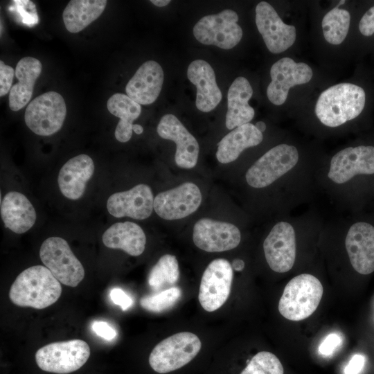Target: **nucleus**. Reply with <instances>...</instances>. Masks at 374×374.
I'll list each match as a JSON object with an SVG mask.
<instances>
[{"label": "nucleus", "mask_w": 374, "mask_h": 374, "mask_svg": "<svg viewBox=\"0 0 374 374\" xmlns=\"http://www.w3.org/2000/svg\"><path fill=\"white\" fill-rule=\"evenodd\" d=\"M102 240L107 247L122 249L132 256L142 254L146 244V237L141 227L128 221L112 225L105 231Z\"/></svg>", "instance_id": "bb28decb"}, {"label": "nucleus", "mask_w": 374, "mask_h": 374, "mask_svg": "<svg viewBox=\"0 0 374 374\" xmlns=\"http://www.w3.org/2000/svg\"><path fill=\"white\" fill-rule=\"evenodd\" d=\"M92 159L85 154L71 158L61 168L57 183L59 188L66 198L76 200L84 193L86 185L94 172Z\"/></svg>", "instance_id": "4be33fe9"}, {"label": "nucleus", "mask_w": 374, "mask_h": 374, "mask_svg": "<svg viewBox=\"0 0 374 374\" xmlns=\"http://www.w3.org/2000/svg\"><path fill=\"white\" fill-rule=\"evenodd\" d=\"M253 95L252 87L248 80L240 76L234 80L227 93V112L225 125L233 130L243 125L253 119L254 109L249 105Z\"/></svg>", "instance_id": "b1692460"}, {"label": "nucleus", "mask_w": 374, "mask_h": 374, "mask_svg": "<svg viewBox=\"0 0 374 374\" xmlns=\"http://www.w3.org/2000/svg\"><path fill=\"white\" fill-rule=\"evenodd\" d=\"M350 21L349 12L337 6L327 12L321 22L325 39L334 45L341 44L348 34Z\"/></svg>", "instance_id": "7c9ffc66"}, {"label": "nucleus", "mask_w": 374, "mask_h": 374, "mask_svg": "<svg viewBox=\"0 0 374 374\" xmlns=\"http://www.w3.org/2000/svg\"><path fill=\"white\" fill-rule=\"evenodd\" d=\"M233 276L232 266L226 259H215L208 264L203 273L198 295L199 301L206 311H215L226 301Z\"/></svg>", "instance_id": "9b49d317"}, {"label": "nucleus", "mask_w": 374, "mask_h": 374, "mask_svg": "<svg viewBox=\"0 0 374 374\" xmlns=\"http://www.w3.org/2000/svg\"><path fill=\"white\" fill-rule=\"evenodd\" d=\"M42 69L41 62L33 57H25L18 62L15 74L18 82L9 92V107L12 111H18L29 103Z\"/></svg>", "instance_id": "393cba45"}, {"label": "nucleus", "mask_w": 374, "mask_h": 374, "mask_svg": "<svg viewBox=\"0 0 374 374\" xmlns=\"http://www.w3.org/2000/svg\"><path fill=\"white\" fill-rule=\"evenodd\" d=\"M106 0H71L62 13L68 31L75 33L82 30L98 19L104 11Z\"/></svg>", "instance_id": "cd10ccee"}, {"label": "nucleus", "mask_w": 374, "mask_h": 374, "mask_svg": "<svg viewBox=\"0 0 374 374\" xmlns=\"http://www.w3.org/2000/svg\"><path fill=\"white\" fill-rule=\"evenodd\" d=\"M160 137L176 143L175 161L181 168H194L198 160L199 144L196 139L173 114L162 116L157 128Z\"/></svg>", "instance_id": "f3484780"}, {"label": "nucleus", "mask_w": 374, "mask_h": 374, "mask_svg": "<svg viewBox=\"0 0 374 374\" xmlns=\"http://www.w3.org/2000/svg\"><path fill=\"white\" fill-rule=\"evenodd\" d=\"M151 3L157 7H164L170 3L169 0H151Z\"/></svg>", "instance_id": "79ce46f5"}, {"label": "nucleus", "mask_w": 374, "mask_h": 374, "mask_svg": "<svg viewBox=\"0 0 374 374\" xmlns=\"http://www.w3.org/2000/svg\"><path fill=\"white\" fill-rule=\"evenodd\" d=\"M345 247L353 269L363 275L374 271V226L358 222L348 229Z\"/></svg>", "instance_id": "a211bd4d"}, {"label": "nucleus", "mask_w": 374, "mask_h": 374, "mask_svg": "<svg viewBox=\"0 0 374 374\" xmlns=\"http://www.w3.org/2000/svg\"><path fill=\"white\" fill-rule=\"evenodd\" d=\"M323 292L322 284L316 276L298 275L286 285L278 303V311L288 320H303L315 312Z\"/></svg>", "instance_id": "7ed1b4c3"}, {"label": "nucleus", "mask_w": 374, "mask_h": 374, "mask_svg": "<svg viewBox=\"0 0 374 374\" xmlns=\"http://www.w3.org/2000/svg\"><path fill=\"white\" fill-rule=\"evenodd\" d=\"M181 296V290L177 287H172L158 294L143 296L140 305L149 312H162L173 307Z\"/></svg>", "instance_id": "2f4dec72"}, {"label": "nucleus", "mask_w": 374, "mask_h": 374, "mask_svg": "<svg viewBox=\"0 0 374 374\" xmlns=\"http://www.w3.org/2000/svg\"><path fill=\"white\" fill-rule=\"evenodd\" d=\"M179 278V269L177 258L170 254L162 256L149 273L148 282L154 291L177 283Z\"/></svg>", "instance_id": "c756f323"}, {"label": "nucleus", "mask_w": 374, "mask_h": 374, "mask_svg": "<svg viewBox=\"0 0 374 374\" xmlns=\"http://www.w3.org/2000/svg\"><path fill=\"white\" fill-rule=\"evenodd\" d=\"M15 74L14 69L0 61V96L6 95L11 89V86Z\"/></svg>", "instance_id": "f704fd0d"}, {"label": "nucleus", "mask_w": 374, "mask_h": 374, "mask_svg": "<svg viewBox=\"0 0 374 374\" xmlns=\"http://www.w3.org/2000/svg\"><path fill=\"white\" fill-rule=\"evenodd\" d=\"M13 3L15 9L23 24L33 26L38 23V16L33 2L27 0H15Z\"/></svg>", "instance_id": "72a5a7b5"}, {"label": "nucleus", "mask_w": 374, "mask_h": 374, "mask_svg": "<svg viewBox=\"0 0 374 374\" xmlns=\"http://www.w3.org/2000/svg\"><path fill=\"white\" fill-rule=\"evenodd\" d=\"M1 216L4 225L12 231L21 234L28 231L36 220L35 210L22 193H8L1 204Z\"/></svg>", "instance_id": "5701e85b"}, {"label": "nucleus", "mask_w": 374, "mask_h": 374, "mask_svg": "<svg viewBox=\"0 0 374 374\" xmlns=\"http://www.w3.org/2000/svg\"><path fill=\"white\" fill-rule=\"evenodd\" d=\"M365 101V91L361 87L339 83L321 93L315 105V114L324 125L338 127L357 117Z\"/></svg>", "instance_id": "f03ea898"}, {"label": "nucleus", "mask_w": 374, "mask_h": 374, "mask_svg": "<svg viewBox=\"0 0 374 374\" xmlns=\"http://www.w3.org/2000/svg\"><path fill=\"white\" fill-rule=\"evenodd\" d=\"M66 107L63 97L48 91L34 98L28 105L24 120L28 127L39 136H50L58 132L64 123Z\"/></svg>", "instance_id": "1a4fd4ad"}, {"label": "nucleus", "mask_w": 374, "mask_h": 374, "mask_svg": "<svg viewBox=\"0 0 374 374\" xmlns=\"http://www.w3.org/2000/svg\"><path fill=\"white\" fill-rule=\"evenodd\" d=\"M164 79L161 65L153 60L142 64L129 80L125 91L133 100L141 105L153 103L159 97Z\"/></svg>", "instance_id": "aec40b11"}, {"label": "nucleus", "mask_w": 374, "mask_h": 374, "mask_svg": "<svg viewBox=\"0 0 374 374\" xmlns=\"http://www.w3.org/2000/svg\"><path fill=\"white\" fill-rule=\"evenodd\" d=\"M312 75V69L305 63L295 62L290 57L280 59L270 69L271 81L267 89L268 99L275 105L283 104L290 89L308 82Z\"/></svg>", "instance_id": "4468645a"}, {"label": "nucleus", "mask_w": 374, "mask_h": 374, "mask_svg": "<svg viewBox=\"0 0 374 374\" xmlns=\"http://www.w3.org/2000/svg\"><path fill=\"white\" fill-rule=\"evenodd\" d=\"M341 338L336 333L329 334L321 343L319 352L323 356L331 355L341 344Z\"/></svg>", "instance_id": "c9c22d12"}, {"label": "nucleus", "mask_w": 374, "mask_h": 374, "mask_svg": "<svg viewBox=\"0 0 374 374\" xmlns=\"http://www.w3.org/2000/svg\"><path fill=\"white\" fill-rule=\"evenodd\" d=\"M107 107L112 114L120 118L114 132L116 140L127 142L132 135V123L141 112L140 104L127 95L116 93L108 99Z\"/></svg>", "instance_id": "c85d7f7f"}, {"label": "nucleus", "mask_w": 374, "mask_h": 374, "mask_svg": "<svg viewBox=\"0 0 374 374\" xmlns=\"http://www.w3.org/2000/svg\"><path fill=\"white\" fill-rule=\"evenodd\" d=\"M365 361L364 355L361 354L354 355L344 368V374H359L364 366Z\"/></svg>", "instance_id": "ea45409f"}, {"label": "nucleus", "mask_w": 374, "mask_h": 374, "mask_svg": "<svg viewBox=\"0 0 374 374\" xmlns=\"http://www.w3.org/2000/svg\"><path fill=\"white\" fill-rule=\"evenodd\" d=\"M132 130L137 134H141L143 132V128L139 124H134L132 126Z\"/></svg>", "instance_id": "37998d69"}, {"label": "nucleus", "mask_w": 374, "mask_h": 374, "mask_svg": "<svg viewBox=\"0 0 374 374\" xmlns=\"http://www.w3.org/2000/svg\"><path fill=\"white\" fill-rule=\"evenodd\" d=\"M283 367L273 353L261 351L254 355L240 374H283Z\"/></svg>", "instance_id": "473e14b6"}, {"label": "nucleus", "mask_w": 374, "mask_h": 374, "mask_svg": "<svg viewBox=\"0 0 374 374\" xmlns=\"http://www.w3.org/2000/svg\"><path fill=\"white\" fill-rule=\"evenodd\" d=\"M344 2H345V1H339V3L337 5V7H338L339 6L341 5V4H344Z\"/></svg>", "instance_id": "a18cd8bd"}, {"label": "nucleus", "mask_w": 374, "mask_h": 374, "mask_svg": "<svg viewBox=\"0 0 374 374\" xmlns=\"http://www.w3.org/2000/svg\"><path fill=\"white\" fill-rule=\"evenodd\" d=\"M359 29L364 36H371L374 33V6L369 8L362 16Z\"/></svg>", "instance_id": "e433bc0d"}, {"label": "nucleus", "mask_w": 374, "mask_h": 374, "mask_svg": "<svg viewBox=\"0 0 374 374\" xmlns=\"http://www.w3.org/2000/svg\"><path fill=\"white\" fill-rule=\"evenodd\" d=\"M255 126L261 132H264L265 130V129H266V125L262 121L257 122L256 124L255 125Z\"/></svg>", "instance_id": "c03bdc74"}, {"label": "nucleus", "mask_w": 374, "mask_h": 374, "mask_svg": "<svg viewBox=\"0 0 374 374\" xmlns=\"http://www.w3.org/2000/svg\"><path fill=\"white\" fill-rule=\"evenodd\" d=\"M256 24L268 50L280 53L289 48L296 40V28L285 24L274 8L261 1L256 7Z\"/></svg>", "instance_id": "2eb2a0df"}, {"label": "nucleus", "mask_w": 374, "mask_h": 374, "mask_svg": "<svg viewBox=\"0 0 374 374\" xmlns=\"http://www.w3.org/2000/svg\"><path fill=\"white\" fill-rule=\"evenodd\" d=\"M39 257L53 275L66 286L75 287L83 280L84 269L72 252L68 242L60 237H50L41 245Z\"/></svg>", "instance_id": "0eeeda50"}, {"label": "nucleus", "mask_w": 374, "mask_h": 374, "mask_svg": "<svg viewBox=\"0 0 374 374\" xmlns=\"http://www.w3.org/2000/svg\"><path fill=\"white\" fill-rule=\"evenodd\" d=\"M187 77L197 88V108L203 112L214 109L220 103L222 95L210 64L200 59L193 61L188 67Z\"/></svg>", "instance_id": "412c9836"}, {"label": "nucleus", "mask_w": 374, "mask_h": 374, "mask_svg": "<svg viewBox=\"0 0 374 374\" xmlns=\"http://www.w3.org/2000/svg\"><path fill=\"white\" fill-rule=\"evenodd\" d=\"M88 344L82 339H71L48 344L35 353V361L42 371L68 374L80 368L90 356Z\"/></svg>", "instance_id": "423d86ee"}, {"label": "nucleus", "mask_w": 374, "mask_h": 374, "mask_svg": "<svg viewBox=\"0 0 374 374\" xmlns=\"http://www.w3.org/2000/svg\"><path fill=\"white\" fill-rule=\"evenodd\" d=\"M238 21V16L234 10L225 9L201 18L193 27V35L203 44L231 49L242 37V30Z\"/></svg>", "instance_id": "6e6552de"}, {"label": "nucleus", "mask_w": 374, "mask_h": 374, "mask_svg": "<svg viewBox=\"0 0 374 374\" xmlns=\"http://www.w3.org/2000/svg\"><path fill=\"white\" fill-rule=\"evenodd\" d=\"M266 261L277 273H285L294 266L296 257V234L289 221L276 223L263 242Z\"/></svg>", "instance_id": "9d476101"}, {"label": "nucleus", "mask_w": 374, "mask_h": 374, "mask_svg": "<svg viewBox=\"0 0 374 374\" xmlns=\"http://www.w3.org/2000/svg\"><path fill=\"white\" fill-rule=\"evenodd\" d=\"M201 202L202 193L198 186L185 182L159 193L154 199V210L164 220H179L195 212Z\"/></svg>", "instance_id": "ddd939ff"}, {"label": "nucleus", "mask_w": 374, "mask_h": 374, "mask_svg": "<svg viewBox=\"0 0 374 374\" xmlns=\"http://www.w3.org/2000/svg\"><path fill=\"white\" fill-rule=\"evenodd\" d=\"M193 240L198 248L205 251L221 252L238 247L241 233L233 224L202 218L194 225Z\"/></svg>", "instance_id": "dca6fc26"}, {"label": "nucleus", "mask_w": 374, "mask_h": 374, "mask_svg": "<svg viewBox=\"0 0 374 374\" xmlns=\"http://www.w3.org/2000/svg\"><path fill=\"white\" fill-rule=\"evenodd\" d=\"M111 300L123 310H126L132 304V299L121 289L114 288L109 293Z\"/></svg>", "instance_id": "58836bf2"}, {"label": "nucleus", "mask_w": 374, "mask_h": 374, "mask_svg": "<svg viewBox=\"0 0 374 374\" xmlns=\"http://www.w3.org/2000/svg\"><path fill=\"white\" fill-rule=\"evenodd\" d=\"M231 266L235 271H242L244 267V262L240 259H235L233 260Z\"/></svg>", "instance_id": "a19ab883"}, {"label": "nucleus", "mask_w": 374, "mask_h": 374, "mask_svg": "<svg viewBox=\"0 0 374 374\" xmlns=\"http://www.w3.org/2000/svg\"><path fill=\"white\" fill-rule=\"evenodd\" d=\"M202 343L190 332L175 334L157 344L152 349L149 364L157 373H167L188 364L199 352Z\"/></svg>", "instance_id": "20e7f679"}, {"label": "nucleus", "mask_w": 374, "mask_h": 374, "mask_svg": "<svg viewBox=\"0 0 374 374\" xmlns=\"http://www.w3.org/2000/svg\"><path fill=\"white\" fill-rule=\"evenodd\" d=\"M91 328L97 335L106 340L113 339L116 335V330L105 321H94L92 323Z\"/></svg>", "instance_id": "4c0bfd02"}, {"label": "nucleus", "mask_w": 374, "mask_h": 374, "mask_svg": "<svg viewBox=\"0 0 374 374\" xmlns=\"http://www.w3.org/2000/svg\"><path fill=\"white\" fill-rule=\"evenodd\" d=\"M262 139V132L255 125L247 123L239 126L217 143V159L221 163L233 162L245 149L259 145Z\"/></svg>", "instance_id": "a878e982"}, {"label": "nucleus", "mask_w": 374, "mask_h": 374, "mask_svg": "<svg viewBox=\"0 0 374 374\" xmlns=\"http://www.w3.org/2000/svg\"><path fill=\"white\" fill-rule=\"evenodd\" d=\"M374 174V147H348L337 152L331 159L328 178L341 185L359 175Z\"/></svg>", "instance_id": "f8f14e48"}, {"label": "nucleus", "mask_w": 374, "mask_h": 374, "mask_svg": "<svg viewBox=\"0 0 374 374\" xmlns=\"http://www.w3.org/2000/svg\"><path fill=\"white\" fill-rule=\"evenodd\" d=\"M107 208L115 217L146 219L154 209L152 190L149 186L141 184L129 190L115 193L108 198Z\"/></svg>", "instance_id": "6ab92c4d"}, {"label": "nucleus", "mask_w": 374, "mask_h": 374, "mask_svg": "<svg viewBox=\"0 0 374 374\" xmlns=\"http://www.w3.org/2000/svg\"><path fill=\"white\" fill-rule=\"evenodd\" d=\"M60 282L42 265H35L20 273L12 283L9 298L16 305L37 310L55 303L60 297Z\"/></svg>", "instance_id": "f257e3e1"}, {"label": "nucleus", "mask_w": 374, "mask_h": 374, "mask_svg": "<svg viewBox=\"0 0 374 374\" xmlns=\"http://www.w3.org/2000/svg\"><path fill=\"white\" fill-rule=\"evenodd\" d=\"M299 159L298 150L288 144L278 145L261 156L247 170L245 179L254 188H266L291 172Z\"/></svg>", "instance_id": "39448f33"}]
</instances>
